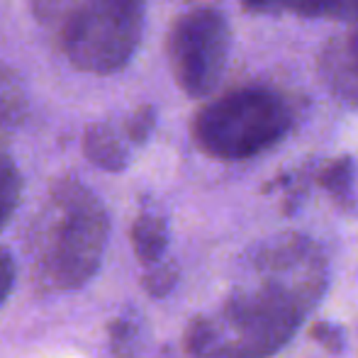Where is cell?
<instances>
[{
	"instance_id": "5b68a950",
	"label": "cell",
	"mask_w": 358,
	"mask_h": 358,
	"mask_svg": "<svg viewBox=\"0 0 358 358\" xmlns=\"http://www.w3.org/2000/svg\"><path fill=\"white\" fill-rule=\"evenodd\" d=\"M231 29L215 5H193L173 20L166 39L169 66L178 88L205 98L220 85L229 64Z\"/></svg>"
},
{
	"instance_id": "52a82bcc",
	"label": "cell",
	"mask_w": 358,
	"mask_h": 358,
	"mask_svg": "<svg viewBox=\"0 0 358 358\" xmlns=\"http://www.w3.org/2000/svg\"><path fill=\"white\" fill-rule=\"evenodd\" d=\"M83 151L95 166L105 171H122L129 161V142L122 127L95 122L83 134Z\"/></svg>"
},
{
	"instance_id": "9a60e30c",
	"label": "cell",
	"mask_w": 358,
	"mask_h": 358,
	"mask_svg": "<svg viewBox=\"0 0 358 358\" xmlns=\"http://www.w3.org/2000/svg\"><path fill=\"white\" fill-rule=\"evenodd\" d=\"M176 280H178V268L173 264H154L151 271L146 273L144 278V287L151 292L154 297H164L173 290Z\"/></svg>"
},
{
	"instance_id": "8992f818",
	"label": "cell",
	"mask_w": 358,
	"mask_h": 358,
	"mask_svg": "<svg viewBox=\"0 0 358 358\" xmlns=\"http://www.w3.org/2000/svg\"><path fill=\"white\" fill-rule=\"evenodd\" d=\"M322 71L331 88L344 98H358V15L344 39H336L322 57Z\"/></svg>"
},
{
	"instance_id": "2e32d148",
	"label": "cell",
	"mask_w": 358,
	"mask_h": 358,
	"mask_svg": "<svg viewBox=\"0 0 358 358\" xmlns=\"http://www.w3.org/2000/svg\"><path fill=\"white\" fill-rule=\"evenodd\" d=\"M310 339H315L317 344H322L329 354H344V349H346L344 331H341L336 324H331V322H317V324H312Z\"/></svg>"
},
{
	"instance_id": "30bf717a",
	"label": "cell",
	"mask_w": 358,
	"mask_h": 358,
	"mask_svg": "<svg viewBox=\"0 0 358 358\" xmlns=\"http://www.w3.org/2000/svg\"><path fill=\"white\" fill-rule=\"evenodd\" d=\"M320 185L339 208H351L356 200V164L351 156H339L320 171Z\"/></svg>"
},
{
	"instance_id": "3957f363",
	"label": "cell",
	"mask_w": 358,
	"mask_h": 358,
	"mask_svg": "<svg viewBox=\"0 0 358 358\" xmlns=\"http://www.w3.org/2000/svg\"><path fill=\"white\" fill-rule=\"evenodd\" d=\"M295 108L273 85H241L205 103L193 117V139L217 161H246L283 142Z\"/></svg>"
},
{
	"instance_id": "7c38bea8",
	"label": "cell",
	"mask_w": 358,
	"mask_h": 358,
	"mask_svg": "<svg viewBox=\"0 0 358 358\" xmlns=\"http://www.w3.org/2000/svg\"><path fill=\"white\" fill-rule=\"evenodd\" d=\"M283 13H292L305 20L346 17L351 13V0H283Z\"/></svg>"
},
{
	"instance_id": "ffe728a7",
	"label": "cell",
	"mask_w": 358,
	"mask_h": 358,
	"mask_svg": "<svg viewBox=\"0 0 358 358\" xmlns=\"http://www.w3.org/2000/svg\"><path fill=\"white\" fill-rule=\"evenodd\" d=\"M358 15V0H351V17Z\"/></svg>"
},
{
	"instance_id": "6da1fadb",
	"label": "cell",
	"mask_w": 358,
	"mask_h": 358,
	"mask_svg": "<svg viewBox=\"0 0 358 358\" xmlns=\"http://www.w3.org/2000/svg\"><path fill=\"white\" fill-rule=\"evenodd\" d=\"M256 283L224 305V322L246 358H271L290 344L327 290V259L302 234H280L254 254Z\"/></svg>"
},
{
	"instance_id": "ac0fdd59",
	"label": "cell",
	"mask_w": 358,
	"mask_h": 358,
	"mask_svg": "<svg viewBox=\"0 0 358 358\" xmlns=\"http://www.w3.org/2000/svg\"><path fill=\"white\" fill-rule=\"evenodd\" d=\"M241 8L251 15H278L283 13V0H239Z\"/></svg>"
},
{
	"instance_id": "d6986e66",
	"label": "cell",
	"mask_w": 358,
	"mask_h": 358,
	"mask_svg": "<svg viewBox=\"0 0 358 358\" xmlns=\"http://www.w3.org/2000/svg\"><path fill=\"white\" fill-rule=\"evenodd\" d=\"M198 358H246L239 349L234 346V341H222V336Z\"/></svg>"
},
{
	"instance_id": "277c9868",
	"label": "cell",
	"mask_w": 358,
	"mask_h": 358,
	"mask_svg": "<svg viewBox=\"0 0 358 358\" xmlns=\"http://www.w3.org/2000/svg\"><path fill=\"white\" fill-rule=\"evenodd\" d=\"M144 0H76L59 42L78 71L117 73L142 44Z\"/></svg>"
},
{
	"instance_id": "7a4b0ae2",
	"label": "cell",
	"mask_w": 358,
	"mask_h": 358,
	"mask_svg": "<svg viewBox=\"0 0 358 358\" xmlns=\"http://www.w3.org/2000/svg\"><path fill=\"white\" fill-rule=\"evenodd\" d=\"M105 241L103 203L76 180L54 183L34 224V256L42 278L62 290L88 283L103 261Z\"/></svg>"
},
{
	"instance_id": "4fadbf2b",
	"label": "cell",
	"mask_w": 358,
	"mask_h": 358,
	"mask_svg": "<svg viewBox=\"0 0 358 358\" xmlns=\"http://www.w3.org/2000/svg\"><path fill=\"white\" fill-rule=\"evenodd\" d=\"M154 127H156V108L149 103L134 108L122 122V132L129 144H144L151 137Z\"/></svg>"
},
{
	"instance_id": "9c48e42d",
	"label": "cell",
	"mask_w": 358,
	"mask_h": 358,
	"mask_svg": "<svg viewBox=\"0 0 358 358\" xmlns=\"http://www.w3.org/2000/svg\"><path fill=\"white\" fill-rule=\"evenodd\" d=\"M27 113V98L17 73L0 64V139L10 137L22 124Z\"/></svg>"
},
{
	"instance_id": "8fae6325",
	"label": "cell",
	"mask_w": 358,
	"mask_h": 358,
	"mask_svg": "<svg viewBox=\"0 0 358 358\" xmlns=\"http://www.w3.org/2000/svg\"><path fill=\"white\" fill-rule=\"evenodd\" d=\"M20 195H22V178H20L17 166L5 151H0V229L15 215Z\"/></svg>"
},
{
	"instance_id": "ba28073f",
	"label": "cell",
	"mask_w": 358,
	"mask_h": 358,
	"mask_svg": "<svg viewBox=\"0 0 358 358\" xmlns=\"http://www.w3.org/2000/svg\"><path fill=\"white\" fill-rule=\"evenodd\" d=\"M132 246L144 266L159 264L169 246V227H166L164 217L154 213L139 215L132 227Z\"/></svg>"
},
{
	"instance_id": "e0dca14e",
	"label": "cell",
	"mask_w": 358,
	"mask_h": 358,
	"mask_svg": "<svg viewBox=\"0 0 358 358\" xmlns=\"http://www.w3.org/2000/svg\"><path fill=\"white\" fill-rule=\"evenodd\" d=\"M15 283V261L8 251L0 249V305L5 302V297L10 295Z\"/></svg>"
},
{
	"instance_id": "5bb4252c",
	"label": "cell",
	"mask_w": 358,
	"mask_h": 358,
	"mask_svg": "<svg viewBox=\"0 0 358 358\" xmlns=\"http://www.w3.org/2000/svg\"><path fill=\"white\" fill-rule=\"evenodd\" d=\"M220 336L222 334H220V329H217L215 322L193 320L188 329H185V351H188L193 358H198V356H203Z\"/></svg>"
}]
</instances>
